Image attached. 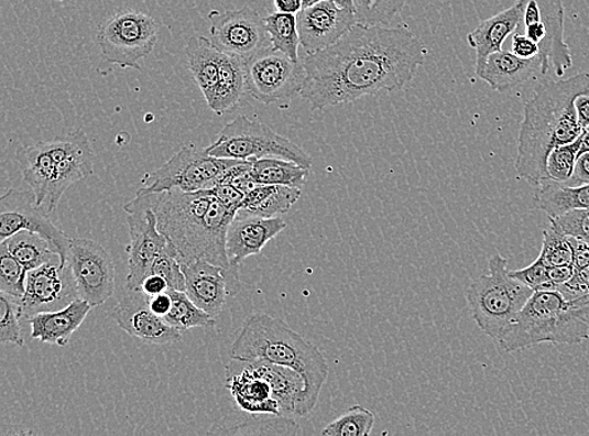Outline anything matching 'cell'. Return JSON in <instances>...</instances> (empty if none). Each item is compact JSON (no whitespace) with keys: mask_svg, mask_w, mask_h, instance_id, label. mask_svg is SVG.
<instances>
[{"mask_svg":"<svg viewBox=\"0 0 589 436\" xmlns=\"http://www.w3.org/2000/svg\"><path fill=\"white\" fill-rule=\"evenodd\" d=\"M264 22L272 47L294 61H301L298 56L301 39L297 14L275 12L265 17Z\"/></svg>","mask_w":589,"mask_h":436,"instance_id":"cell-35","label":"cell"},{"mask_svg":"<svg viewBox=\"0 0 589 436\" xmlns=\"http://www.w3.org/2000/svg\"><path fill=\"white\" fill-rule=\"evenodd\" d=\"M565 4L564 0H524L522 22L542 21L549 33L550 69L558 77L565 76L574 66L572 55L565 39Z\"/></svg>","mask_w":589,"mask_h":436,"instance_id":"cell-22","label":"cell"},{"mask_svg":"<svg viewBox=\"0 0 589 436\" xmlns=\"http://www.w3.org/2000/svg\"><path fill=\"white\" fill-rule=\"evenodd\" d=\"M253 181L264 185H285L302 188L309 177V168L291 160L263 157L254 160L252 167Z\"/></svg>","mask_w":589,"mask_h":436,"instance_id":"cell-32","label":"cell"},{"mask_svg":"<svg viewBox=\"0 0 589 436\" xmlns=\"http://www.w3.org/2000/svg\"><path fill=\"white\" fill-rule=\"evenodd\" d=\"M302 197V188L285 185L257 184L246 194L237 215L261 218H276L287 215Z\"/></svg>","mask_w":589,"mask_h":436,"instance_id":"cell-28","label":"cell"},{"mask_svg":"<svg viewBox=\"0 0 589 436\" xmlns=\"http://www.w3.org/2000/svg\"><path fill=\"white\" fill-rule=\"evenodd\" d=\"M568 299L589 295V264L575 269L574 277L558 290Z\"/></svg>","mask_w":589,"mask_h":436,"instance_id":"cell-46","label":"cell"},{"mask_svg":"<svg viewBox=\"0 0 589 436\" xmlns=\"http://www.w3.org/2000/svg\"><path fill=\"white\" fill-rule=\"evenodd\" d=\"M335 2L339 7H343V8H347V9H352V11H353V2H355V0H335Z\"/></svg>","mask_w":589,"mask_h":436,"instance_id":"cell-56","label":"cell"},{"mask_svg":"<svg viewBox=\"0 0 589 436\" xmlns=\"http://www.w3.org/2000/svg\"><path fill=\"white\" fill-rule=\"evenodd\" d=\"M575 105L579 124L582 128L589 127V94L577 97Z\"/></svg>","mask_w":589,"mask_h":436,"instance_id":"cell-53","label":"cell"},{"mask_svg":"<svg viewBox=\"0 0 589 436\" xmlns=\"http://www.w3.org/2000/svg\"><path fill=\"white\" fill-rule=\"evenodd\" d=\"M589 94V74L547 81L524 105L517 139L515 171L534 186L548 181L547 160L553 150L581 137L576 111L577 97Z\"/></svg>","mask_w":589,"mask_h":436,"instance_id":"cell-2","label":"cell"},{"mask_svg":"<svg viewBox=\"0 0 589 436\" xmlns=\"http://www.w3.org/2000/svg\"><path fill=\"white\" fill-rule=\"evenodd\" d=\"M57 2H65V0H57Z\"/></svg>","mask_w":589,"mask_h":436,"instance_id":"cell-58","label":"cell"},{"mask_svg":"<svg viewBox=\"0 0 589 436\" xmlns=\"http://www.w3.org/2000/svg\"><path fill=\"white\" fill-rule=\"evenodd\" d=\"M523 14L524 0H516L512 7L489 18V20L480 23L478 29L468 34L469 46L476 50L477 53V76L483 70L490 55L503 51L505 40L520 29Z\"/></svg>","mask_w":589,"mask_h":436,"instance_id":"cell-24","label":"cell"},{"mask_svg":"<svg viewBox=\"0 0 589 436\" xmlns=\"http://www.w3.org/2000/svg\"><path fill=\"white\" fill-rule=\"evenodd\" d=\"M68 265L73 271L78 298L95 308L105 305L113 296L114 263L101 244L86 238L70 239Z\"/></svg>","mask_w":589,"mask_h":436,"instance_id":"cell-13","label":"cell"},{"mask_svg":"<svg viewBox=\"0 0 589 436\" xmlns=\"http://www.w3.org/2000/svg\"><path fill=\"white\" fill-rule=\"evenodd\" d=\"M589 340V302L559 291H538L526 302L499 346L506 352L542 344L579 345Z\"/></svg>","mask_w":589,"mask_h":436,"instance_id":"cell-5","label":"cell"},{"mask_svg":"<svg viewBox=\"0 0 589 436\" xmlns=\"http://www.w3.org/2000/svg\"><path fill=\"white\" fill-rule=\"evenodd\" d=\"M149 305L151 310L160 317H165L173 306V298L170 292L162 293V295L149 297Z\"/></svg>","mask_w":589,"mask_h":436,"instance_id":"cell-52","label":"cell"},{"mask_svg":"<svg viewBox=\"0 0 589 436\" xmlns=\"http://www.w3.org/2000/svg\"><path fill=\"white\" fill-rule=\"evenodd\" d=\"M210 41L219 51L244 61L272 47L264 18L254 9L244 7L237 11H211Z\"/></svg>","mask_w":589,"mask_h":436,"instance_id":"cell-14","label":"cell"},{"mask_svg":"<svg viewBox=\"0 0 589 436\" xmlns=\"http://www.w3.org/2000/svg\"><path fill=\"white\" fill-rule=\"evenodd\" d=\"M306 69L273 47L246 61L247 92L258 102L272 105L301 96Z\"/></svg>","mask_w":589,"mask_h":436,"instance_id":"cell-10","label":"cell"},{"mask_svg":"<svg viewBox=\"0 0 589 436\" xmlns=\"http://www.w3.org/2000/svg\"><path fill=\"white\" fill-rule=\"evenodd\" d=\"M23 181L29 184L34 195L35 204L46 208L50 212L58 208L56 186V165L46 146V142H39L18 151Z\"/></svg>","mask_w":589,"mask_h":436,"instance_id":"cell-23","label":"cell"},{"mask_svg":"<svg viewBox=\"0 0 589 436\" xmlns=\"http://www.w3.org/2000/svg\"><path fill=\"white\" fill-rule=\"evenodd\" d=\"M157 227L174 246L181 263L207 261L231 269L227 236L237 211L208 190L146 193Z\"/></svg>","mask_w":589,"mask_h":436,"instance_id":"cell-3","label":"cell"},{"mask_svg":"<svg viewBox=\"0 0 589 436\" xmlns=\"http://www.w3.org/2000/svg\"><path fill=\"white\" fill-rule=\"evenodd\" d=\"M374 426V414L361 405H355L323 430L324 436H368Z\"/></svg>","mask_w":589,"mask_h":436,"instance_id":"cell-37","label":"cell"},{"mask_svg":"<svg viewBox=\"0 0 589 436\" xmlns=\"http://www.w3.org/2000/svg\"><path fill=\"white\" fill-rule=\"evenodd\" d=\"M0 247L6 248L29 272L59 257L46 239L29 230L18 231L0 242Z\"/></svg>","mask_w":589,"mask_h":436,"instance_id":"cell-33","label":"cell"},{"mask_svg":"<svg viewBox=\"0 0 589 436\" xmlns=\"http://www.w3.org/2000/svg\"><path fill=\"white\" fill-rule=\"evenodd\" d=\"M535 208L549 217H557L574 209H589V184L569 186L547 181L534 195Z\"/></svg>","mask_w":589,"mask_h":436,"instance_id":"cell-31","label":"cell"},{"mask_svg":"<svg viewBox=\"0 0 589 436\" xmlns=\"http://www.w3.org/2000/svg\"><path fill=\"white\" fill-rule=\"evenodd\" d=\"M247 367L271 385L273 397L280 404L282 415L301 416L305 380L297 371L264 360H244Z\"/></svg>","mask_w":589,"mask_h":436,"instance_id":"cell-27","label":"cell"},{"mask_svg":"<svg viewBox=\"0 0 589 436\" xmlns=\"http://www.w3.org/2000/svg\"><path fill=\"white\" fill-rule=\"evenodd\" d=\"M26 271L24 265L0 247V292L17 299H22L25 292Z\"/></svg>","mask_w":589,"mask_h":436,"instance_id":"cell-42","label":"cell"},{"mask_svg":"<svg viewBox=\"0 0 589 436\" xmlns=\"http://www.w3.org/2000/svg\"><path fill=\"white\" fill-rule=\"evenodd\" d=\"M407 0H355L357 23L385 25L403 11Z\"/></svg>","mask_w":589,"mask_h":436,"instance_id":"cell-38","label":"cell"},{"mask_svg":"<svg viewBox=\"0 0 589 436\" xmlns=\"http://www.w3.org/2000/svg\"><path fill=\"white\" fill-rule=\"evenodd\" d=\"M318 2H323V0H303V8L314 6Z\"/></svg>","mask_w":589,"mask_h":436,"instance_id":"cell-57","label":"cell"},{"mask_svg":"<svg viewBox=\"0 0 589 436\" xmlns=\"http://www.w3.org/2000/svg\"><path fill=\"white\" fill-rule=\"evenodd\" d=\"M251 421L234 426V429L222 430L220 434L233 435H297L299 426L293 417L284 415H258Z\"/></svg>","mask_w":589,"mask_h":436,"instance_id":"cell-36","label":"cell"},{"mask_svg":"<svg viewBox=\"0 0 589 436\" xmlns=\"http://www.w3.org/2000/svg\"><path fill=\"white\" fill-rule=\"evenodd\" d=\"M541 56L522 58L513 52L501 51L490 55L478 77L483 79L492 90L508 92L530 81L535 75H542Z\"/></svg>","mask_w":589,"mask_h":436,"instance_id":"cell-26","label":"cell"},{"mask_svg":"<svg viewBox=\"0 0 589 436\" xmlns=\"http://www.w3.org/2000/svg\"><path fill=\"white\" fill-rule=\"evenodd\" d=\"M48 215L46 208L35 204L33 193L8 190L0 199V242L18 231H32L46 239L59 255L61 264L68 266L70 239Z\"/></svg>","mask_w":589,"mask_h":436,"instance_id":"cell-12","label":"cell"},{"mask_svg":"<svg viewBox=\"0 0 589 436\" xmlns=\"http://www.w3.org/2000/svg\"><path fill=\"white\" fill-rule=\"evenodd\" d=\"M92 308L88 302L76 298L64 308L34 315L26 319V323L31 326V336L34 340L66 347Z\"/></svg>","mask_w":589,"mask_h":436,"instance_id":"cell-25","label":"cell"},{"mask_svg":"<svg viewBox=\"0 0 589 436\" xmlns=\"http://www.w3.org/2000/svg\"><path fill=\"white\" fill-rule=\"evenodd\" d=\"M211 156L221 159L254 160L263 157H280L291 160L307 168L314 164V159L305 150L274 132L265 123L238 116L227 123L219 138L207 149Z\"/></svg>","mask_w":589,"mask_h":436,"instance_id":"cell-7","label":"cell"},{"mask_svg":"<svg viewBox=\"0 0 589 436\" xmlns=\"http://www.w3.org/2000/svg\"><path fill=\"white\" fill-rule=\"evenodd\" d=\"M186 281V295L194 304L212 317H218L227 306L229 297H234L242 287L239 266H225L207 261L182 264Z\"/></svg>","mask_w":589,"mask_h":436,"instance_id":"cell-16","label":"cell"},{"mask_svg":"<svg viewBox=\"0 0 589 436\" xmlns=\"http://www.w3.org/2000/svg\"><path fill=\"white\" fill-rule=\"evenodd\" d=\"M210 190L227 208L237 212L246 197V194L240 192L237 186L227 183L214 185Z\"/></svg>","mask_w":589,"mask_h":436,"instance_id":"cell-47","label":"cell"},{"mask_svg":"<svg viewBox=\"0 0 589 436\" xmlns=\"http://www.w3.org/2000/svg\"><path fill=\"white\" fill-rule=\"evenodd\" d=\"M574 264L549 266L550 291H558L564 284L574 277Z\"/></svg>","mask_w":589,"mask_h":436,"instance_id":"cell-49","label":"cell"},{"mask_svg":"<svg viewBox=\"0 0 589 436\" xmlns=\"http://www.w3.org/2000/svg\"><path fill=\"white\" fill-rule=\"evenodd\" d=\"M140 290L149 297L162 295L170 291L167 281L163 275L150 273L148 277L142 282Z\"/></svg>","mask_w":589,"mask_h":436,"instance_id":"cell-50","label":"cell"},{"mask_svg":"<svg viewBox=\"0 0 589 436\" xmlns=\"http://www.w3.org/2000/svg\"><path fill=\"white\" fill-rule=\"evenodd\" d=\"M512 52L522 58H533L539 56V47L522 32H514Z\"/></svg>","mask_w":589,"mask_h":436,"instance_id":"cell-48","label":"cell"},{"mask_svg":"<svg viewBox=\"0 0 589 436\" xmlns=\"http://www.w3.org/2000/svg\"><path fill=\"white\" fill-rule=\"evenodd\" d=\"M111 317L124 333L150 345L175 344L183 338V333L151 310L149 296L141 290L129 291L111 310Z\"/></svg>","mask_w":589,"mask_h":436,"instance_id":"cell-18","label":"cell"},{"mask_svg":"<svg viewBox=\"0 0 589 436\" xmlns=\"http://www.w3.org/2000/svg\"><path fill=\"white\" fill-rule=\"evenodd\" d=\"M150 273L163 275L168 283L170 290L184 292L186 290L185 274L174 246L167 248L165 252L156 258Z\"/></svg>","mask_w":589,"mask_h":436,"instance_id":"cell-43","label":"cell"},{"mask_svg":"<svg viewBox=\"0 0 589 436\" xmlns=\"http://www.w3.org/2000/svg\"><path fill=\"white\" fill-rule=\"evenodd\" d=\"M230 358L264 360L297 371L306 385L301 417L316 407L329 373L325 355L317 346L282 319L266 314L247 317L231 346Z\"/></svg>","mask_w":589,"mask_h":436,"instance_id":"cell-4","label":"cell"},{"mask_svg":"<svg viewBox=\"0 0 589 436\" xmlns=\"http://www.w3.org/2000/svg\"><path fill=\"white\" fill-rule=\"evenodd\" d=\"M226 384L240 411L253 416L282 415L271 385L249 369L244 360H230L226 369Z\"/></svg>","mask_w":589,"mask_h":436,"instance_id":"cell-20","label":"cell"},{"mask_svg":"<svg viewBox=\"0 0 589 436\" xmlns=\"http://www.w3.org/2000/svg\"><path fill=\"white\" fill-rule=\"evenodd\" d=\"M44 142L56 165V194L61 201L69 186L95 174L91 142L83 130Z\"/></svg>","mask_w":589,"mask_h":436,"instance_id":"cell-19","label":"cell"},{"mask_svg":"<svg viewBox=\"0 0 589 436\" xmlns=\"http://www.w3.org/2000/svg\"><path fill=\"white\" fill-rule=\"evenodd\" d=\"M549 221L564 231L568 237L589 244V209H574L557 217H549Z\"/></svg>","mask_w":589,"mask_h":436,"instance_id":"cell-44","label":"cell"},{"mask_svg":"<svg viewBox=\"0 0 589 436\" xmlns=\"http://www.w3.org/2000/svg\"><path fill=\"white\" fill-rule=\"evenodd\" d=\"M287 228L281 217L261 218L237 215L228 229L227 252L231 266L261 253L264 247Z\"/></svg>","mask_w":589,"mask_h":436,"instance_id":"cell-21","label":"cell"},{"mask_svg":"<svg viewBox=\"0 0 589 436\" xmlns=\"http://www.w3.org/2000/svg\"><path fill=\"white\" fill-rule=\"evenodd\" d=\"M247 92L246 61L228 53H219V79L209 108L225 115L238 108Z\"/></svg>","mask_w":589,"mask_h":436,"instance_id":"cell-29","label":"cell"},{"mask_svg":"<svg viewBox=\"0 0 589 436\" xmlns=\"http://www.w3.org/2000/svg\"><path fill=\"white\" fill-rule=\"evenodd\" d=\"M168 292L173 298V306L164 319L170 326L185 333L192 328H212L217 325L216 317L196 306L186 292L174 290Z\"/></svg>","mask_w":589,"mask_h":436,"instance_id":"cell-34","label":"cell"},{"mask_svg":"<svg viewBox=\"0 0 589 436\" xmlns=\"http://www.w3.org/2000/svg\"><path fill=\"white\" fill-rule=\"evenodd\" d=\"M543 231V243L539 260L549 266L572 264L574 247L570 238L555 222Z\"/></svg>","mask_w":589,"mask_h":436,"instance_id":"cell-39","label":"cell"},{"mask_svg":"<svg viewBox=\"0 0 589 436\" xmlns=\"http://www.w3.org/2000/svg\"><path fill=\"white\" fill-rule=\"evenodd\" d=\"M157 31L159 24L153 17L123 11L100 25L97 42L109 64L140 70L139 62L155 48Z\"/></svg>","mask_w":589,"mask_h":436,"instance_id":"cell-9","label":"cell"},{"mask_svg":"<svg viewBox=\"0 0 589 436\" xmlns=\"http://www.w3.org/2000/svg\"><path fill=\"white\" fill-rule=\"evenodd\" d=\"M20 299L0 292V341L18 347L25 345L22 335Z\"/></svg>","mask_w":589,"mask_h":436,"instance_id":"cell-41","label":"cell"},{"mask_svg":"<svg viewBox=\"0 0 589 436\" xmlns=\"http://www.w3.org/2000/svg\"><path fill=\"white\" fill-rule=\"evenodd\" d=\"M274 6L281 13L298 14L303 8V0H274Z\"/></svg>","mask_w":589,"mask_h":436,"instance_id":"cell-54","label":"cell"},{"mask_svg":"<svg viewBox=\"0 0 589 436\" xmlns=\"http://www.w3.org/2000/svg\"><path fill=\"white\" fill-rule=\"evenodd\" d=\"M242 160L211 156L207 151L186 145L162 167L142 177L140 193L208 190L218 177Z\"/></svg>","mask_w":589,"mask_h":436,"instance_id":"cell-8","label":"cell"},{"mask_svg":"<svg viewBox=\"0 0 589 436\" xmlns=\"http://www.w3.org/2000/svg\"><path fill=\"white\" fill-rule=\"evenodd\" d=\"M426 50L406 25L357 23L341 40L302 59L301 96L314 110L351 103L364 96L403 90L424 65Z\"/></svg>","mask_w":589,"mask_h":436,"instance_id":"cell-1","label":"cell"},{"mask_svg":"<svg viewBox=\"0 0 589 436\" xmlns=\"http://www.w3.org/2000/svg\"><path fill=\"white\" fill-rule=\"evenodd\" d=\"M78 298V293L69 265L61 264V258L26 273L25 292L20 301L21 317L64 308Z\"/></svg>","mask_w":589,"mask_h":436,"instance_id":"cell-15","label":"cell"},{"mask_svg":"<svg viewBox=\"0 0 589 436\" xmlns=\"http://www.w3.org/2000/svg\"><path fill=\"white\" fill-rule=\"evenodd\" d=\"M488 274H481L467 290V301L478 327L499 342L534 291L508 270V260L495 254L489 260Z\"/></svg>","mask_w":589,"mask_h":436,"instance_id":"cell-6","label":"cell"},{"mask_svg":"<svg viewBox=\"0 0 589 436\" xmlns=\"http://www.w3.org/2000/svg\"><path fill=\"white\" fill-rule=\"evenodd\" d=\"M589 153V127L583 128L581 133V149H579V155Z\"/></svg>","mask_w":589,"mask_h":436,"instance_id":"cell-55","label":"cell"},{"mask_svg":"<svg viewBox=\"0 0 589 436\" xmlns=\"http://www.w3.org/2000/svg\"><path fill=\"white\" fill-rule=\"evenodd\" d=\"M569 186H579L589 184V153L579 155L572 179L568 183H561Z\"/></svg>","mask_w":589,"mask_h":436,"instance_id":"cell-51","label":"cell"},{"mask_svg":"<svg viewBox=\"0 0 589 436\" xmlns=\"http://www.w3.org/2000/svg\"><path fill=\"white\" fill-rule=\"evenodd\" d=\"M579 149H581V137L552 151L547 160L548 181L568 183L572 179Z\"/></svg>","mask_w":589,"mask_h":436,"instance_id":"cell-40","label":"cell"},{"mask_svg":"<svg viewBox=\"0 0 589 436\" xmlns=\"http://www.w3.org/2000/svg\"><path fill=\"white\" fill-rule=\"evenodd\" d=\"M301 46L307 55L332 46L357 24L352 9L339 7L335 0H323L302 8L297 14Z\"/></svg>","mask_w":589,"mask_h":436,"instance_id":"cell-17","label":"cell"},{"mask_svg":"<svg viewBox=\"0 0 589 436\" xmlns=\"http://www.w3.org/2000/svg\"><path fill=\"white\" fill-rule=\"evenodd\" d=\"M511 274L534 292L550 291L549 265L542 262L539 258L523 270L511 271Z\"/></svg>","mask_w":589,"mask_h":436,"instance_id":"cell-45","label":"cell"},{"mask_svg":"<svg viewBox=\"0 0 589 436\" xmlns=\"http://www.w3.org/2000/svg\"><path fill=\"white\" fill-rule=\"evenodd\" d=\"M185 51L194 81L209 103L218 85L220 51L204 35L192 39Z\"/></svg>","mask_w":589,"mask_h":436,"instance_id":"cell-30","label":"cell"},{"mask_svg":"<svg viewBox=\"0 0 589 436\" xmlns=\"http://www.w3.org/2000/svg\"><path fill=\"white\" fill-rule=\"evenodd\" d=\"M130 228L129 273L127 287L138 291L148 277L156 258L173 244L160 231L155 211L151 209L149 195L137 193L135 199L124 204Z\"/></svg>","mask_w":589,"mask_h":436,"instance_id":"cell-11","label":"cell"}]
</instances>
